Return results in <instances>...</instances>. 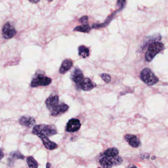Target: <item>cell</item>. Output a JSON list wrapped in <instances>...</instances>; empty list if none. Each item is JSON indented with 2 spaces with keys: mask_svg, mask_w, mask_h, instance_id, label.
Returning a JSON list of instances; mask_svg holds the SVG:
<instances>
[{
  "mask_svg": "<svg viewBox=\"0 0 168 168\" xmlns=\"http://www.w3.org/2000/svg\"><path fill=\"white\" fill-rule=\"evenodd\" d=\"M11 156L13 158H16V159H24L23 155L19 152H14V153H12Z\"/></svg>",
  "mask_w": 168,
  "mask_h": 168,
  "instance_id": "cell-21",
  "label": "cell"
},
{
  "mask_svg": "<svg viewBox=\"0 0 168 168\" xmlns=\"http://www.w3.org/2000/svg\"><path fill=\"white\" fill-rule=\"evenodd\" d=\"M118 150L116 148H110L104 152L105 156H110V157H115L118 155Z\"/></svg>",
  "mask_w": 168,
  "mask_h": 168,
  "instance_id": "cell-18",
  "label": "cell"
},
{
  "mask_svg": "<svg viewBox=\"0 0 168 168\" xmlns=\"http://www.w3.org/2000/svg\"><path fill=\"white\" fill-rule=\"evenodd\" d=\"M73 63L72 60L66 59L65 60L59 69V73L61 74H64L67 73L68 70L70 69L73 66Z\"/></svg>",
  "mask_w": 168,
  "mask_h": 168,
  "instance_id": "cell-15",
  "label": "cell"
},
{
  "mask_svg": "<svg viewBox=\"0 0 168 168\" xmlns=\"http://www.w3.org/2000/svg\"><path fill=\"white\" fill-rule=\"evenodd\" d=\"M140 78L142 82L149 86H152L159 82L158 77L148 68H145L141 72Z\"/></svg>",
  "mask_w": 168,
  "mask_h": 168,
  "instance_id": "cell-2",
  "label": "cell"
},
{
  "mask_svg": "<svg viewBox=\"0 0 168 168\" xmlns=\"http://www.w3.org/2000/svg\"><path fill=\"white\" fill-rule=\"evenodd\" d=\"M164 48V45L159 42L151 43L146 52L145 58L147 62H150L158 53L160 52Z\"/></svg>",
  "mask_w": 168,
  "mask_h": 168,
  "instance_id": "cell-3",
  "label": "cell"
},
{
  "mask_svg": "<svg viewBox=\"0 0 168 168\" xmlns=\"http://www.w3.org/2000/svg\"><path fill=\"white\" fill-rule=\"evenodd\" d=\"M155 159V156H153V157H152V160H154Z\"/></svg>",
  "mask_w": 168,
  "mask_h": 168,
  "instance_id": "cell-27",
  "label": "cell"
},
{
  "mask_svg": "<svg viewBox=\"0 0 168 168\" xmlns=\"http://www.w3.org/2000/svg\"><path fill=\"white\" fill-rule=\"evenodd\" d=\"M125 140L129 142V145L133 147H138L140 145V141H138L136 136L131 134H128L125 136Z\"/></svg>",
  "mask_w": 168,
  "mask_h": 168,
  "instance_id": "cell-14",
  "label": "cell"
},
{
  "mask_svg": "<svg viewBox=\"0 0 168 168\" xmlns=\"http://www.w3.org/2000/svg\"><path fill=\"white\" fill-rule=\"evenodd\" d=\"M32 132L37 136L42 135L48 137L56 134L57 131L54 125L40 124L34 127Z\"/></svg>",
  "mask_w": 168,
  "mask_h": 168,
  "instance_id": "cell-1",
  "label": "cell"
},
{
  "mask_svg": "<svg viewBox=\"0 0 168 168\" xmlns=\"http://www.w3.org/2000/svg\"><path fill=\"white\" fill-rule=\"evenodd\" d=\"M16 30L10 22H6L3 26L2 34L5 39H10L16 35Z\"/></svg>",
  "mask_w": 168,
  "mask_h": 168,
  "instance_id": "cell-5",
  "label": "cell"
},
{
  "mask_svg": "<svg viewBox=\"0 0 168 168\" xmlns=\"http://www.w3.org/2000/svg\"><path fill=\"white\" fill-rule=\"evenodd\" d=\"M19 123L23 126L32 127L35 125L36 121L35 119L30 116H23L19 119Z\"/></svg>",
  "mask_w": 168,
  "mask_h": 168,
  "instance_id": "cell-9",
  "label": "cell"
},
{
  "mask_svg": "<svg viewBox=\"0 0 168 168\" xmlns=\"http://www.w3.org/2000/svg\"><path fill=\"white\" fill-rule=\"evenodd\" d=\"M115 157L105 156L100 160L99 163L100 164L102 168H111L113 166H114Z\"/></svg>",
  "mask_w": 168,
  "mask_h": 168,
  "instance_id": "cell-11",
  "label": "cell"
},
{
  "mask_svg": "<svg viewBox=\"0 0 168 168\" xmlns=\"http://www.w3.org/2000/svg\"><path fill=\"white\" fill-rule=\"evenodd\" d=\"M51 164L50 163H47L46 164V168H50Z\"/></svg>",
  "mask_w": 168,
  "mask_h": 168,
  "instance_id": "cell-24",
  "label": "cell"
},
{
  "mask_svg": "<svg viewBox=\"0 0 168 168\" xmlns=\"http://www.w3.org/2000/svg\"><path fill=\"white\" fill-rule=\"evenodd\" d=\"M69 106L65 104H61L57 105L55 107L51 109L50 111L51 115L53 116H57L65 113L68 110Z\"/></svg>",
  "mask_w": 168,
  "mask_h": 168,
  "instance_id": "cell-7",
  "label": "cell"
},
{
  "mask_svg": "<svg viewBox=\"0 0 168 168\" xmlns=\"http://www.w3.org/2000/svg\"><path fill=\"white\" fill-rule=\"evenodd\" d=\"M81 126L80 121L78 119H71L68 121L66 126V130L68 132H75L79 130Z\"/></svg>",
  "mask_w": 168,
  "mask_h": 168,
  "instance_id": "cell-6",
  "label": "cell"
},
{
  "mask_svg": "<svg viewBox=\"0 0 168 168\" xmlns=\"http://www.w3.org/2000/svg\"><path fill=\"white\" fill-rule=\"evenodd\" d=\"M91 30V28L88 24H83L77 26L74 29V31H78L80 32L89 33Z\"/></svg>",
  "mask_w": 168,
  "mask_h": 168,
  "instance_id": "cell-17",
  "label": "cell"
},
{
  "mask_svg": "<svg viewBox=\"0 0 168 168\" xmlns=\"http://www.w3.org/2000/svg\"><path fill=\"white\" fill-rule=\"evenodd\" d=\"M30 2H32V3H38V1H30Z\"/></svg>",
  "mask_w": 168,
  "mask_h": 168,
  "instance_id": "cell-26",
  "label": "cell"
},
{
  "mask_svg": "<svg viewBox=\"0 0 168 168\" xmlns=\"http://www.w3.org/2000/svg\"><path fill=\"white\" fill-rule=\"evenodd\" d=\"M78 54L80 57L86 58L89 55V50L84 46H81L78 47Z\"/></svg>",
  "mask_w": 168,
  "mask_h": 168,
  "instance_id": "cell-16",
  "label": "cell"
},
{
  "mask_svg": "<svg viewBox=\"0 0 168 168\" xmlns=\"http://www.w3.org/2000/svg\"><path fill=\"white\" fill-rule=\"evenodd\" d=\"M38 137L41 138L43 145L48 150H53L58 147V145L55 142L51 141L47 137L42 135H39Z\"/></svg>",
  "mask_w": 168,
  "mask_h": 168,
  "instance_id": "cell-12",
  "label": "cell"
},
{
  "mask_svg": "<svg viewBox=\"0 0 168 168\" xmlns=\"http://www.w3.org/2000/svg\"><path fill=\"white\" fill-rule=\"evenodd\" d=\"M26 162L27 163L29 168H38V162L36 161V160L32 156L28 157L27 158V160H26Z\"/></svg>",
  "mask_w": 168,
  "mask_h": 168,
  "instance_id": "cell-19",
  "label": "cell"
},
{
  "mask_svg": "<svg viewBox=\"0 0 168 168\" xmlns=\"http://www.w3.org/2000/svg\"><path fill=\"white\" fill-rule=\"evenodd\" d=\"M100 76L102 78V79L104 80V82H105L106 83H109L111 81V77H110V74L104 73V74H100Z\"/></svg>",
  "mask_w": 168,
  "mask_h": 168,
  "instance_id": "cell-20",
  "label": "cell"
},
{
  "mask_svg": "<svg viewBox=\"0 0 168 168\" xmlns=\"http://www.w3.org/2000/svg\"><path fill=\"white\" fill-rule=\"evenodd\" d=\"M52 82L50 78L46 77L42 74H39L34 78L31 83L32 87H37L40 86H45L50 85Z\"/></svg>",
  "mask_w": 168,
  "mask_h": 168,
  "instance_id": "cell-4",
  "label": "cell"
},
{
  "mask_svg": "<svg viewBox=\"0 0 168 168\" xmlns=\"http://www.w3.org/2000/svg\"><path fill=\"white\" fill-rule=\"evenodd\" d=\"M88 18L87 16H84L81 18L79 19V21L82 23H84V24H86V23L88 21Z\"/></svg>",
  "mask_w": 168,
  "mask_h": 168,
  "instance_id": "cell-22",
  "label": "cell"
},
{
  "mask_svg": "<svg viewBox=\"0 0 168 168\" xmlns=\"http://www.w3.org/2000/svg\"><path fill=\"white\" fill-rule=\"evenodd\" d=\"M137 168V167H135V166H131V167H129V168Z\"/></svg>",
  "mask_w": 168,
  "mask_h": 168,
  "instance_id": "cell-25",
  "label": "cell"
},
{
  "mask_svg": "<svg viewBox=\"0 0 168 168\" xmlns=\"http://www.w3.org/2000/svg\"><path fill=\"white\" fill-rule=\"evenodd\" d=\"M70 78L74 82L76 83H79L83 79L84 75L83 74L82 72L79 68H75L72 71Z\"/></svg>",
  "mask_w": 168,
  "mask_h": 168,
  "instance_id": "cell-8",
  "label": "cell"
},
{
  "mask_svg": "<svg viewBox=\"0 0 168 168\" xmlns=\"http://www.w3.org/2000/svg\"></svg>",
  "mask_w": 168,
  "mask_h": 168,
  "instance_id": "cell-28",
  "label": "cell"
},
{
  "mask_svg": "<svg viewBox=\"0 0 168 168\" xmlns=\"http://www.w3.org/2000/svg\"><path fill=\"white\" fill-rule=\"evenodd\" d=\"M4 152H3V151L2 150H0V160L4 157Z\"/></svg>",
  "mask_w": 168,
  "mask_h": 168,
  "instance_id": "cell-23",
  "label": "cell"
},
{
  "mask_svg": "<svg viewBox=\"0 0 168 168\" xmlns=\"http://www.w3.org/2000/svg\"><path fill=\"white\" fill-rule=\"evenodd\" d=\"M58 103L59 97L57 95L50 96L46 99V107L50 110L58 105Z\"/></svg>",
  "mask_w": 168,
  "mask_h": 168,
  "instance_id": "cell-13",
  "label": "cell"
},
{
  "mask_svg": "<svg viewBox=\"0 0 168 168\" xmlns=\"http://www.w3.org/2000/svg\"><path fill=\"white\" fill-rule=\"evenodd\" d=\"M79 86L82 90L88 91L91 90L92 89H93L96 86V85L92 82L90 79L86 78L85 79H83L81 82L79 83Z\"/></svg>",
  "mask_w": 168,
  "mask_h": 168,
  "instance_id": "cell-10",
  "label": "cell"
}]
</instances>
